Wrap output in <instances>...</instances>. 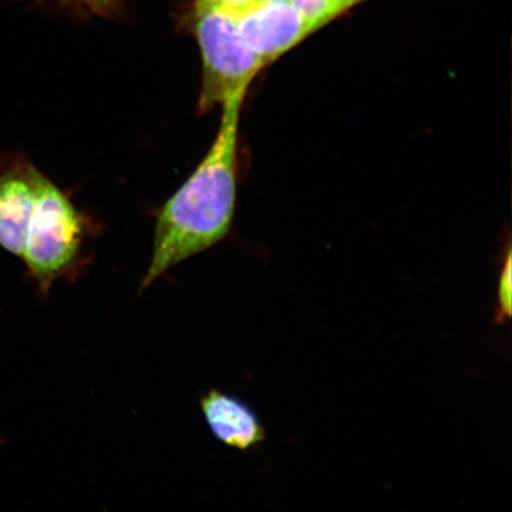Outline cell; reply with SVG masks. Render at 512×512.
Listing matches in <instances>:
<instances>
[{"instance_id": "6da1fadb", "label": "cell", "mask_w": 512, "mask_h": 512, "mask_svg": "<svg viewBox=\"0 0 512 512\" xmlns=\"http://www.w3.org/2000/svg\"><path fill=\"white\" fill-rule=\"evenodd\" d=\"M245 96L224 102L220 130L208 155L160 211L143 288L228 234L235 210L236 153Z\"/></svg>"}, {"instance_id": "7a4b0ae2", "label": "cell", "mask_w": 512, "mask_h": 512, "mask_svg": "<svg viewBox=\"0 0 512 512\" xmlns=\"http://www.w3.org/2000/svg\"><path fill=\"white\" fill-rule=\"evenodd\" d=\"M194 30L203 61L201 112L247 89L266 63L243 42L232 12L197 0Z\"/></svg>"}, {"instance_id": "3957f363", "label": "cell", "mask_w": 512, "mask_h": 512, "mask_svg": "<svg viewBox=\"0 0 512 512\" xmlns=\"http://www.w3.org/2000/svg\"><path fill=\"white\" fill-rule=\"evenodd\" d=\"M36 187V204L22 258L32 277L48 291L79 255L83 227L73 203L38 170Z\"/></svg>"}, {"instance_id": "277c9868", "label": "cell", "mask_w": 512, "mask_h": 512, "mask_svg": "<svg viewBox=\"0 0 512 512\" xmlns=\"http://www.w3.org/2000/svg\"><path fill=\"white\" fill-rule=\"evenodd\" d=\"M233 15L243 42L266 66L312 34L309 24L288 0H256Z\"/></svg>"}, {"instance_id": "5b68a950", "label": "cell", "mask_w": 512, "mask_h": 512, "mask_svg": "<svg viewBox=\"0 0 512 512\" xmlns=\"http://www.w3.org/2000/svg\"><path fill=\"white\" fill-rule=\"evenodd\" d=\"M36 172L23 163L0 174V247L21 258L36 204Z\"/></svg>"}, {"instance_id": "8992f818", "label": "cell", "mask_w": 512, "mask_h": 512, "mask_svg": "<svg viewBox=\"0 0 512 512\" xmlns=\"http://www.w3.org/2000/svg\"><path fill=\"white\" fill-rule=\"evenodd\" d=\"M204 420L222 444L247 451L265 439L259 416L235 396L211 390L201 401Z\"/></svg>"}, {"instance_id": "52a82bcc", "label": "cell", "mask_w": 512, "mask_h": 512, "mask_svg": "<svg viewBox=\"0 0 512 512\" xmlns=\"http://www.w3.org/2000/svg\"><path fill=\"white\" fill-rule=\"evenodd\" d=\"M309 24L312 32L332 21L344 10L339 0H288Z\"/></svg>"}, {"instance_id": "ba28073f", "label": "cell", "mask_w": 512, "mask_h": 512, "mask_svg": "<svg viewBox=\"0 0 512 512\" xmlns=\"http://www.w3.org/2000/svg\"><path fill=\"white\" fill-rule=\"evenodd\" d=\"M498 306L496 320L499 323L507 322L511 316V252L509 249L507 259L498 283Z\"/></svg>"}, {"instance_id": "9c48e42d", "label": "cell", "mask_w": 512, "mask_h": 512, "mask_svg": "<svg viewBox=\"0 0 512 512\" xmlns=\"http://www.w3.org/2000/svg\"><path fill=\"white\" fill-rule=\"evenodd\" d=\"M211 4L220 6V8L226 9L232 14H238V12L246 9L247 6L252 5L256 0H204Z\"/></svg>"}, {"instance_id": "30bf717a", "label": "cell", "mask_w": 512, "mask_h": 512, "mask_svg": "<svg viewBox=\"0 0 512 512\" xmlns=\"http://www.w3.org/2000/svg\"><path fill=\"white\" fill-rule=\"evenodd\" d=\"M339 2H341L344 10H348L352 8V6L364 2V0H339Z\"/></svg>"}, {"instance_id": "8fae6325", "label": "cell", "mask_w": 512, "mask_h": 512, "mask_svg": "<svg viewBox=\"0 0 512 512\" xmlns=\"http://www.w3.org/2000/svg\"><path fill=\"white\" fill-rule=\"evenodd\" d=\"M80 2H85V3H89V4H96V3L101 2V0H80Z\"/></svg>"}, {"instance_id": "7c38bea8", "label": "cell", "mask_w": 512, "mask_h": 512, "mask_svg": "<svg viewBox=\"0 0 512 512\" xmlns=\"http://www.w3.org/2000/svg\"><path fill=\"white\" fill-rule=\"evenodd\" d=\"M265 2H275V0H265Z\"/></svg>"}]
</instances>
